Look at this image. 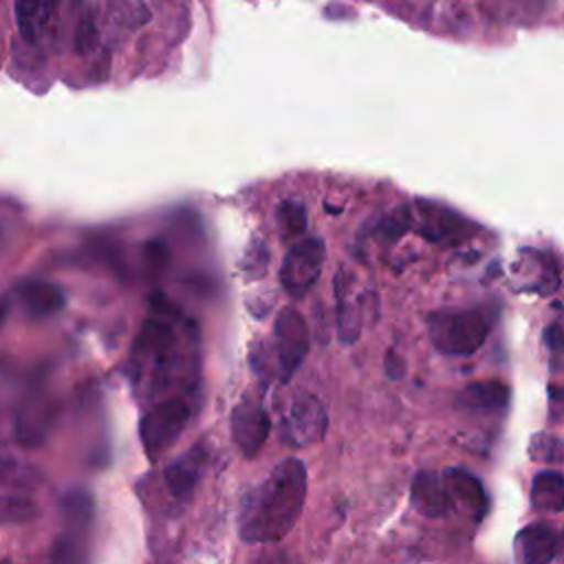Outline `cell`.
Here are the masks:
<instances>
[{"instance_id": "obj_1", "label": "cell", "mask_w": 564, "mask_h": 564, "mask_svg": "<svg viewBox=\"0 0 564 564\" xmlns=\"http://www.w3.org/2000/svg\"><path fill=\"white\" fill-rule=\"evenodd\" d=\"M198 328L170 300L154 293L130 355V377L150 397L194 394L198 383Z\"/></svg>"}, {"instance_id": "obj_2", "label": "cell", "mask_w": 564, "mask_h": 564, "mask_svg": "<svg viewBox=\"0 0 564 564\" xmlns=\"http://www.w3.org/2000/svg\"><path fill=\"white\" fill-rule=\"evenodd\" d=\"M306 498V467L300 458L280 460L240 502L238 533L247 544L282 540L297 522Z\"/></svg>"}, {"instance_id": "obj_3", "label": "cell", "mask_w": 564, "mask_h": 564, "mask_svg": "<svg viewBox=\"0 0 564 564\" xmlns=\"http://www.w3.org/2000/svg\"><path fill=\"white\" fill-rule=\"evenodd\" d=\"M62 529L48 553V564H88L95 527V502L84 489H70L59 502Z\"/></svg>"}, {"instance_id": "obj_4", "label": "cell", "mask_w": 564, "mask_h": 564, "mask_svg": "<svg viewBox=\"0 0 564 564\" xmlns=\"http://www.w3.org/2000/svg\"><path fill=\"white\" fill-rule=\"evenodd\" d=\"M491 330V313L485 308L434 311L427 315V335L432 346L449 357L476 352Z\"/></svg>"}, {"instance_id": "obj_5", "label": "cell", "mask_w": 564, "mask_h": 564, "mask_svg": "<svg viewBox=\"0 0 564 564\" xmlns=\"http://www.w3.org/2000/svg\"><path fill=\"white\" fill-rule=\"evenodd\" d=\"M189 419L192 405L187 397H165L152 403L139 421V441L148 460H159L181 436Z\"/></svg>"}, {"instance_id": "obj_6", "label": "cell", "mask_w": 564, "mask_h": 564, "mask_svg": "<svg viewBox=\"0 0 564 564\" xmlns=\"http://www.w3.org/2000/svg\"><path fill=\"white\" fill-rule=\"evenodd\" d=\"M308 355V324L297 308H280L273 326V368L280 383H286Z\"/></svg>"}, {"instance_id": "obj_7", "label": "cell", "mask_w": 564, "mask_h": 564, "mask_svg": "<svg viewBox=\"0 0 564 564\" xmlns=\"http://www.w3.org/2000/svg\"><path fill=\"white\" fill-rule=\"evenodd\" d=\"M229 430H231V441L236 449L245 458H253L260 454L271 432V419L264 410L260 392L249 390L240 397V401L231 408Z\"/></svg>"}, {"instance_id": "obj_8", "label": "cell", "mask_w": 564, "mask_h": 564, "mask_svg": "<svg viewBox=\"0 0 564 564\" xmlns=\"http://www.w3.org/2000/svg\"><path fill=\"white\" fill-rule=\"evenodd\" d=\"M412 212L414 231L436 245H458L463 240H469L478 231V227L469 218L441 203L416 200Z\"/></svg>"}, {"instance_id": "obj_9", "label": "cell", "mask_w": 564, "mask_h": 564, "mask_svg": "<svg viewBox=\"0 0 564 564\" xmlns=\"http://www.w3.org/2000/svg\"><path fill=\"white\" fill-rule=\"evenodd\" d=\"M55 416H57V401L48 390L35 388L26 392L20 405L15 408V416H13L15 441L29 449L44 445L55 423Z\"/></svg>"}, {"instance_id": "obj_10", "label": "cell", "mask_w": 564, "mask_h": 564, "mask_svg": "<svg viewBox=\"0 0 564 564\" xmlns=\"http://www.w3.org/2000/svg\"><path fill=\"white\" fill-rule=\"evenodd\" d=\"M328 416L322 401L308 392H295L282 416V441L291 447H306L326 434Z\"/></svg>"}, {"instance_id": "obj_11", "label": "cell", "mask_w": 564, "mask_h": 564, "mask_svg": "<svg viewBox=\"0 0 564 564\" xmlns=\"http://www.w3.org/2000/svg\"><path fill=\"white\" fill-rule=\"evenodd\" d=\"M326 247L322 238H302L291 245L280 264V284L293 297H302L319 278Z\"/></svg>"}, {"instance_id": "obj_12", "label": "cell", "mask_w": 564, "mask_h": 564, "mask_svg": "<svg viewBox=\"0 0 564 564\" xmlns=\"http://www.w3.org/2000/svg\"><path fill=\"white\" fill-rule=\"evenodd\" d=\"M207 445L200 441L196 445H192L183 456H178L176 460H172L163 474H161V485L165 496L174 502V505H183L192 498L203 469L207 465Z\"/></svg>"}, {"instance_id": "obj_13", "label": "cell", "mask_w": 564, "mask_h": 564, "mask_svg": "<svg viewBox=\"0 0 564 564\" xmlns=\"http://www.w3.org/2000/svg\"><path fill=\"white\" fill-rule=\"evenodd\" d=\"M62 0H15V24L24 42L33 46L46 44L57 26Z\"/></svg>"}, {"instance_id": "obj_14", "label": "cell", "mask_w": 564, "mask_h": 564, "mask_svg": "<svg viewBox=\"0 0 564 564\" xmlns=\"http://www.w3.org/2000/svg\"><path fill=\"white\" fill-rule=\"evenodd\" d=\"M15 297L31 319H46L66 306L64 289L48 280H22L15 286Z\"/></svg>"}, {"instance_id": "obj_15", "label": "cell", "mask_w": 564, "mask_h": 564, "mask_svg": "<svg viewBox=\"0 0 564 564\" xmlns=\"http://www.w3.org/2000/svg\"><path fill=\"white\" fill-rule=\"evenodd\" d=\"M441 478H443L454 505L465 509L474 520H482L487 516L489 498H487L485 487L480 485V480L474 474H469L460 467H447Z\"/></svg>"}, {"instance_id": "obj_16", "label": "cell", "mask_w": 564, "mask_h": 564, "mask_svg": "<svg viewBox=\"0 0 564 564\" xmlns=\"http://www.w3.org/2000/svg\"><path fill=\"white\" fill-rule=\"evenodd\" d=\"M412 507L425 518H445L452 509V496L443 482V478L434 471L421 469L410 487Z\"/></svg>"}, {"instance_id": "obj_17", "label": "cell", "mask_w": 564, "mask_h": 564, "mask_svg": "<svg viewBox=\"0 0 564 564\" xmlns=\"http://www.w3.org/2000/svg\"><path fill=\"white\" fill-rule=\"evenodd\" d=\"M516 560L518 564H549L557 553V535L544 522H533L516 535Z\"/></svg>"}, {"instance_id": "obj_18", "label": "cell", "mask_w": 564, "mask_h": 564, "mask_svg": "<svg viewBox=\"0 0 564 564\" xmlns=\"http://www.w3.org/2000/svg\"><path fill=\"white\" fill-rule=\"evenodd\" d=\"M511 390L498 379L471 381L456 394V405L469 412H498L509 405Z\"/></svg>"}, {"instance_id": "obj_19", "label": "cell", "mask_w": 564, "mask_h": 564, "mask_svg": "<svg viewBox=\"0 0 564 564\" xmlns=\"http://www.w3.org/2000/svg\"><path fill=\"white\" fill-rule=\"evenodd\" d=\"M531 505L544 513H557L564 509V476L553 469H544L531 480Z\"/></svg>"}, {"instance_id": "obj_20", "label": "cell", "mask_w": 564, "mask_h": 564, "mask_svg": "<svg viewBox=\"0 0 564 564\" xmlns=\"http://www.w3.org/2000/svg\"><path fill=\"white\" fill-rule=\"evenodd\" d=\"M337 286V330L344 344H352L361 333V304L348 297V289L341 284V278L335 280Z\"/></svg>"}, {"instance_id": "obj_21", "label": "cell", "mask_w": 564, "mask_h": 564, "mask_svg": "<svg viewBox=\"0 0 564 564\" xmlns=\"http://www.w3.org/2000/svg\"><path fill=\"white\" fill-rule=\"evenodd\" d=\"M108 15L121 29L134 31L150 22V9L143 0H106Z\"/></svg>"}, {"instance_id": "obj_22", "label": "cell", "mask_w": 564, "mask_h": 564, "mask_svg": "<svg viewBox=\"0 0 564 564\" xmlns=\"http://www.w3.org/2000/svg\"><path fill=\"white\" fill-rule=\"evenodd\" d=\"M275 223L284 240L300 238L306 231V207L297 198H286L275 207Z\"/></svg>"}, {"instance_id": "obj_23", "label": "cell", "mask_w": 564, "mask_h": 564, "mask_svg": "<svg viewBox=\"0 0 564 564\" xmlns=\"http://www.w3.org/2000/svg\"><path fill=\"white\" fill-rule=\"evenodd\" d=\"M414 223V212L408 205H399L394 209H390L386 216H381L375 225V236L379 240H388L394 242L399 240L408 229H412Z\"/></svg>"}, {"instance_id": "obj_24", "label": "cell", "mask_w": 564, "mask_h": 564, "mask_svg": "<svg viewBox=\"0 0 564 564\" xmlns=\"http://www.w3.org/2000/svg\"><path fill=\"white\" fill-rule=\"evenodd\" d=\"M37 505L26 496H0V527L31 522L37 518Z\"/></svg>"}, {"instance_id": "obj_25", "label": "cell", "mask_w": 564, "mask_h": 564, "mask_svg": "<svg viewBox=\"0 0 564 564\" xmlns=\"http://www.w3.org/2000/svg\"><path fill=\"white\" fill-rule=\"evenodd\" d=\"M40 474L11 456H0V487H35Z\"/></svg>"}, {"instance_id": "obj_26", "label": "cell", "mask_w": 564, "mask_h": 564, "mask_svg": "<svg viewBox=\"0 0 564 564\" xmlns=\"http://www.w3.org/2000/svg\"><path fill=\"white\" fill-rule=\"evenodd\" d=\"M529 454H531V458L542 460V463H557V460H562V445L555 436L542 432L531 438Z\"/></svg>"}, {"instance_id": "obj_27", "label": "cell", "mask_w": 564, "mask_h": 564, "mask_svg": "<svg viewBox=\"0 0 564 564\" xmlns=\"http://www.w3.org/2000/svg\"><path fill=\"white\" fill-rule=\"evenodd\" d=\"M167 256H170V249L163 240H159V238L150 240L143 249V260H145L148 275H159L167 264Z\"/></svg>"}, {"instance_id": "obj_28", "label": "cell", "mask_w": 564, "mask_h": 564, "mask_svg": "<svg viewBox=\"0 0 564 564\" xmlns=\"http://www.w3.org/2000/svg\"><path fill=\"white\" fill-rule=\"evenodd\" d=\"M97 44V26L93 22L90 15H84V20L77 26V35H75V46L79 53H88L93 46Z\"/></svg>"}, {"instance_id": "obj_29", "label": "cell", "mask_w": 564, "mask_h": 564, "mask_svg": "<svg viewBox=\"0 0 564 564\" xmlns=\"http://www.w3.org/2000/svg\"><path fill=\"white\" fill-rule=\"evenodd\" d=\"M544 341L551 350L564 355V311H560L555 319L544 328Z\"/></svg>"}, {"instance_id": "obj_30", "label": "cell", "mask_w": 564, "mask_h": 564, "mask_svg": "<svg viewBox=\"0 0 564 564\" xmlns=\"http://www.w3.org/2000/svg\"><path fill=\"white\" fill-rule=\"evenodd\" d=\"M251 564H302V562L289 551L271 549V551H262Z\"/></svg>"}, {"instance_id": "obj_31", "label": "cell", "mask_w": 564, "mask_h": 564, "mask_svg": "<svg viewBox=\"0 0 564 564\" xmlns=\"http://www.w3.org/2000/svg\"><path fill=\"white\" fill-rule=\"evenodd\" d=\"M386 372L390 379H399L405 372V364L401 357H397L392 350L386 355Z\"/></svg>"}, {"instance_id": "obj_32", "label": "cell", "mask_w": 564, "mask_h": 564, "mask_svg": "<svg viewBox=\"0 0 564 564\" xmlns=\"http://www.w3.org/2000/svg\"><path fill=\"white\" fill-rule=\"evenodd\" d=\"M7 242H9V229H7V225H4V223H0V253L4 251Z\"/></svg>"}, {"instance_id": "obj_33", "label": "cell", "mask_w": 564, "mask_h": 564, "mask_svg": "<svg viewBox=\"0 0 564 564\" xmlns=\"http://www.w3.org/2000/svg\"><path fill=\"white\" fill-rule=\"evenodd\" d=\"M7 313H9V304H7V300L0 295V326H2L4 319H7Z\"/></svg>"}, {"instance_id": "obj_34", "label": "cell", "mask_w": 564, "mask_h": 564, "mask_svg": "<svg viewBox=\"0 0 564 564\" xmlns=\"http://www.w3.org/2000/svg\"><path fill=\"white\" fill-rule=\"evenodd\" d=\"M0 564H13V562H11V560H7V557H4V560H0Z\"/></svg>"}]
</instances>
